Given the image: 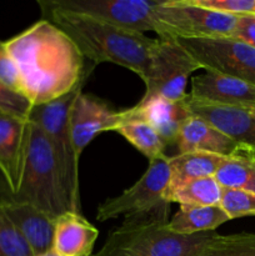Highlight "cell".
Returning <instances> with one entry per match:
<instances>
[{
    "label": "cell",
    "instance_id": "obj_1",
    "mask_svg": "<svg viewBox=\"0 0 255 256\" xmlns=\"http://www.w3.org/2000/svg\"><path fill=\"white\" fill-rule=\"evenodd\" d=\"M5 45L19 72L22 94L32 106L64 96L88 82L95 68L72 40L46 19L5 40Z\"/></svg>",
    "mask_w": 255,
    "mask_h": 256
},
{
    "label": "cell",
    "instance_id": "obj_2",
    "mask_svg": "<svg viewBox=\"0 0 255 256\" xmlns=\"http://www.w3.org/2000/svg\"><path fill=\"white\" fill-rule=\"evenodd\" d=\"M42 19L64 32L92 65L112 62L132 70L142 82L149 72L158 39L129 32L106 22L62 9L52 0L39 2Z\"/></svg>",
    "mask_w": 255,
    "mask_h": 256
},
{
    "label": "cell",
    "instance_id": "obj_3",
    "mask_svg": "<svg viewBox=\"0 0 255 256\" xmlns=\"http://www.w3.org/2000/svg\"><path fill=\"white\" fill-rule=\"evenodd\" d=\"M168 202L148 214L125 218L92 256H195L218 234L179 235L168 229Z\"/></svg>",
    "mask_w": 255,
    "mask_h": 256
},
{
    "label": "cell",
    "instance_id": "obj_4",
    "mask_svg": "<svg viewBox=\"0 0 255 256\" xmlns=\"http://www.w3.org/2000/svg\"><path fill=\"white\" fill-rule=\"evenodd\" d=\"M12 200L32 205L54 219L72 212L52 145L42 130L32 122L22 179Z\"/></svg>",
    "mask_w": 255,
    "mask_h": 256
},
{
    "label": "cell",
    "instance_id": "obj_5",
    "mask_svg": "<svg viewBox=\"0 0 255 256\" xmlns=\"http://www.w3.org/2000/svg\"><path fill=\"white\" fill-rule=\"evenodd\" d=\"M85 82L64 96L42 105H34L30 112L29 122L36 124L49 140L54 152L58 166L60 169L62 182L68 192L72 212H80V185H79V160L75 150L70 128V112L78 95L82 92Z\"/></svg>",
    "mask_w": 255,
    "mask_h": 256
},
{
    "label": "cell",
    "instance_id": "obj_6",
    "mask_svg": "<svg viewBox=\"0 0 255 256\" xmlns=\"http://www.w3.org/2000/svg\"><path fill=\"white\" fill-rule=\"evenodd\" d=\"M155 15L162 28L158 38L162 39H228L238 20V16L204 9L190 0H160Z\"/></svg>",
    "mask_w": 255,
    "mask_h": 256
},
{
    "label": "cell",
    "instance_id": "obj_7",
    "mask_svg": "<svg viewBox=\"0 0 255 256\" xmlns=\"http://www.w3.org/2000/svg\"><path fill=\"white\" fill-rule=\"evenodd\" d=\"M202 69L174 38H158L149 72L145 79L142 102L155 98L182 100L188 95L186 84L192 74Z\"/></svg>",
    "mask_w": 255,
    "mask_h": 256
},
{
    "label": "cell",
    "instance_id": "obj_8",
    "mask_svg": "<svg viewBox=\"0 0 255 256\" xmlns=\"http://www.w3.org/2000/svg\"><path fill=\"white\" fill-rule=\"evenodd\" d=\"M169 178V156L166 154L150 160L148 169L132 186L98 206L96 220L104 222L118 216H135L158 209L166 202L164 194Z\"/></svg>",
    "mask_w": 255,
    "mask_h": 256
},
{
    "label": "cell",
    "instance_id": "obj_9",
    "mask_svg": "<svg viewBox=\"0 0 255 256\" xmlns=\"http://www.w3.org/2000/svg\"><path fill=\"white\" fill-rule=\"evenodd\" d=\"M182 49L206 72H215L255 85V49L234 39H182Z\"/></svg>",
    "mask_w": 255,
    "mask_h": 256
},
{
    "label": "cell",
    "instance_id": "obj_10",
    "mask_svg": "<svg viewBox=\"0 0 255 256\" xmlns=\"http://www.w3.org/2000/svg\"><path fill=\"white\" fill-rule=\"evenodd\" d=\"M62 9L89 15L129 32L159 36L162 28L155 10L160 0H52Z\"/></svg>",
    "mask_w": 255,
    "mask_h": 256
},
{
    "label": "cell",
    "instance_id": "obj_11",
    "mask_svg": "<svg viewBox=\"0 0 255 256\" xmlns=\"http://www.w3.org/2000/svg\"><path fill=\"white\" fill-rule=\"evenodd\" d=\"M186 96L182 100H168L162 98L145 102L140 100L135 106L119 112L120 122L130 119L142 120L159 134L165 145L176 144L182 125L192 115Z\"/></svg>",
    "mask_w": 255,
    "mask_h": 256
},
{
    "label": "cell",
    "instance_id": "obj_12",
    "mask_svg": "<svg viewBox=\"0 0 255 256\" xmlns=\"http://www.w3.org/2000/svg\"><path fill=\"white\" fill-rule=\"evenodd\" d=\"M119 124V112H115L106 102L92 95L80 92L70 112L72 142L78 155H82V150L96 135L114 132Z\"/></svg>",
    "mask_w": 255,
    "mask_h": 256
},
{
    "label": "cell",
    "instance_id": "obj_13",
    "mask_svg": "<svg viewBox=\"0 0 255 256\" xmlns=\"http://www.w3.org/2000/svg\"><path fill=\"white\" fill-rule=\"evenodd\" d=\"M190 99L209 104L255 112V85L215 72H205L192 79Z\"/></svg>",
    "mask_w": 255,
    "mask_h": 256
},
{
    "label": "cell",
    "instance_id": "obj_14",
    "mask_svg": "<svg viewBox=\"0 0 255 256\" xmlns=\"http://www.w3.org/2000/svg\"><path fill=\"white\" fill-rule=\"evenodd\" d=\"M29 136V120L0 112V172L12 195L22 179Z\"/></svg>",
    "mask_w": 255,
    "mask_h": 256
},
{
    "label": "cell",
    "instance_id": "obj_15",
    "mask_svg": "<svg viewBox=\"0 0 255 256\" xmlns=\"http://www.w3.org/2000/svg\"><path fill=\"white\" fill-rule=\"evenodd\" d=\"M8 219L12 222L34 256L45 254L52 248L55 219L42 210L15 200L0 204Z\"/></svg>",
    "mask_w": 255,
    "mask_h": 256
},
{
    "label": "cell",
    "instance_id": "obj_16",
    "mask_svg": "<svg viewBox=\"0 0 255 256\" xmlns=\"http://www.w3.org/2000/svg\"><path fill=\"white\" fill-rule=\"evenodd\" d=\"M192 115L202 118L238 144L255 149V115L244 109L196 102L186 96Z\"/></svg>",
    "mask_w": 255,
    "mask_h": 256
},
{
    "label": "cell",
    "instance_id": "obj_17",
    "mask_svg": "<svg viewBox=\"0 0 255 256\" xmlns=\"http://www.w3.org/2000/svg\"><path fill=\"white\" fill-rule=\"evenodd\" d=\"M99 232L80 212H66L55 219L52 252L59 256H92Z\"/></svg>",
    "mask_w": 255,
    "mask_h": 256
},
{
    "label": "cell",
    "instance_id": "obj_18",
    "mask_svg": "<svg viewBox=\"0 0 255 256\" xmlns=\"http://www.w3.org/2000/svg\"><path fill=\"white\" fill-rule=\"evenodd\" d=\"M175 145L179 154L200 152L229 158L236 152L240 144L222 134L202 118L192 115L182 125Z\"/></svg>",
    "mask_w": 255,
    "mask_h": 256
},
{
    "label": "cell",
    "instance_id": "obj_19",
    "mask_svg": "<svg viewBox=\"0 0 255 256\" xmlns=\"http://www.w3.org/2000/svg\"><path fill=\"white\" fill-rule=\"evenodd\" d=\"M224 156L209 152H182L169 158L170 178L165 194L174 192L192 180L214 176Z\"/></svg>",
    "mask_w": 255,
    "mask_h": 256
},
{
    "label": "cell",
    "instance_id": "obj_20",
    "mask_svg": "<svg viewBox=\"0 0 255 256\" xmlns=\"http://www.w3.org/2000/svg\"><path fill=\"white\" fill-rule=\"evenodd\" d=\"M220 205L215 206H180L168 222V229L179 235H195L216 232L219 226L229 222Z\"/></svg>",
    "mask_w": 255,
    "mask_h": 256
},
{
    "label": "cell",
    "instance_id": "obj_21",
    "mask_svg": "<svg viewBox=\"0 0 255 256\" xmlns=\"http://www.w3.org/2000/svg\"><path fill=\"white\" fill-rule=\"evenodd\" d=\"M222 188L214 176L192 180L164 196L169 204L176 202L180 206H215L220 204Z\"/></svg>",
    "mask_w": 255,
    "mask_h": 256
},
{
    "label": "cell",
    "instance_id": "obj_22",
    "mask_svg": "<svg viewBox=\"0 0 255 256\" xmlns=\"http://www.w3.org/2000/svg\"><path fill=\"white\" fill-rule=\"evenodd\" d=\"M114 132L125 138L135 149L146 156L149 162L165 155V142L159 134L142 120H124Z\"/></svg>",
    "mask_w": 255,
    "mask_h": 256
},
{
    "label": "cell",
    "instance_id": "obj_23",
    "mask_svg": "<svg viewBox=\"0 0 255 256\" xmlns=\"http://www.w3.org/2000/svg\"><path fill=\"white\" fill-rule=\"evenodd\" d=\"M214 178L222 189H235L255 194V166L240 156L224 158Z\"/></svg>",
    "mask_w": 255,
    "mask_h": 256
},
{
    "label": "cell",
    "instance_id": "obj_24",
    "mask_svg": "<svg viewBox=\"0 0 255 256\" xmlns=\"http://www.w3.org/2000/svg\"><path fill=\"white\" fill-rule=\"evenodd\" d=\"M195 256H255V234H216Z\"/></svg>",
    "mask_w": 255,
    "mask_h": 256
},
{
    "label": "cell",
    "instance_id": "obj_25",
    "mask_svg": "<svg viewBox=\"0 0 255 256\" xmlns=\"http://www.w3.org/2000/svg\"><path fill=\"white\" fill-rule=\"evenodd\" d=\"M220 208L230 220L255 215V194L244 190L222 189Z\"/></svg>",
    "mask_w": 255,
    "mask_h": 256
},
{
    "label": "cell",
    "instance_id": "obj_26",
    "mask_svg": "<svg viewBox=\"0 0 255 256\" xmlns=\"http://www.w3.org/2000/svg\"><path fill=\"white\" fill-rule=\"evenodd\" d=\"M0 256H34L16 228L0 206Z\"/></svg>",
    "mask_w": 255,
    "mask_h": 256
},
{
    "label": "cell",
    "instance_id": "obj_27",
    "mask_svg": "<svg viewBox=\"0 0 255 256\" xmlns=\"http://www.w3.org/2000/svg\"><path fill=\"white\" fill-rule=\"evenodd\" d=\"M190 2L232 16L255 15V0H190Z\"/></svg>",
    "mask_w": 255,
    "mask_h": 256
},
{
    "label": "cell",
    "instance_id": "obj_28",
    "mask_svg": "<svg viewBox=\"0 0 255 256\" xmlns=\"http://www.w3.org/2000/svg\"><path fill=\"white\" fill-rule=\"evenodd\" d=\"M32 105L24 95L14 92L0 82V112H6L20 119L29 120Z\"/></svg>",
    "mask_w": 255,
    "mask_h": 256
},
{
    "label": "cell",
    "instance_id": "obj_29",
    "mask_svg": "<svg viewBox=\"0 0 255 256\" xmlns=\"http://www.w3.org/2000/svg\"><path fill=\"white\" fill-rule=\"evenodd\" d=\"M0 82L6 85L14 92L22 94V82H20L19 72H18V68L12 60V55L8 52L5 42H2V40H0Z\"/></svg>",
    "mask_w": 255,
    "mask_h": 256
},
{
    "label": "cell",
    "instance_id": "obj_30",
    "mask_svg": "<svg viewBox=\"0 0 255 256\" xmlns=\"http://www.w3.org/2000/svg\"><path fill=\"white\" fill-rule=\"evenodd\" d=\"M230 39L244 42L255 49V15L238 16L236 25Z\"/></svg>",
    "mask_w": 255,
    "mask_h": 256
},
{
    "label": "cell",
    "instance_id": "obj_31",
    "mask_svg": "<svg viewBox=\"0 0 255 256\" xmlns=\"http://www.w3.org/2000/svg\"><path fill=\"white\" fill-rule=\"evenodd\" d=\"M12 200V192L8 185L6 179L4 178L2 172H0V204Z\"/></svg>",
    "mask_w": 255,
    "mask_h": 256
},
{
    "label": "cell",
    "instance_id": "obj_32",
    "mask_svg": "<svg viewBox=\"0 0 255 256\" xmlns=\"http://www.w3.org/2000/svg\"><path fill=\"white\" fill-rule=\"evenodd\" d=\"M234 155L235 156L244 158L245 160L252 162L255 166V149H252V148L245 146V145H239V148H238L236 152H235ZM234 155H232V156H234Z\"/></svg>",
    "mask_w": 255,
    "mask_h": 256
},
{
    "label": "cell",
    "instance_id": "obj_33",
    "mask_svg": "<svg viewBox=\"0 0 255 256\" xmlns=\"http://www.w3.org/2000/svg\"><path fill=\"white\" fill-rule=\"evenodd\" d=\"M38 256H59L56 254L55 252H52V250H50V252H45V254H42V255H38Z\"/></svg>",
    "mask_w": 255,
    "mask_h": 256
},
{
    "label": "cell",
    "instance_id": "obj_34",
    "mask_svg": "<svg viewBox=\"0 0 255 256\" xmlns=\"http://www.w3.org/2000/svg\"><path fill=\"white\" fill-rule=\"evenodd\" d=\"M252 112V115H255V112Z\"/></svg>",
    "mask_w": 255,
    "mask_h": 256
}]
</instances>
